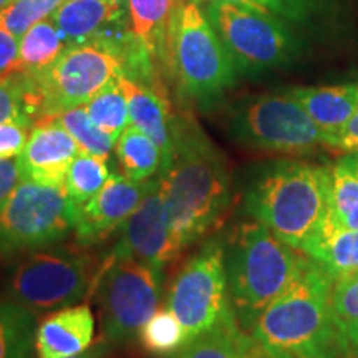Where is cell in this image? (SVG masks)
Listing matches in <instances>:
<instances>
[{
	"mask_svg": "<svg viewBox=\"0 0 358 358\" xmlns=\"http://www.w3.org/2000/svg\"><path fill=\"white\" fill-rule=\"evenodd\" d=\"M151 181L140 182L123 174H111L105 186L73 214V232L78 243L96 244L122 229L145 198Z\"/></svg>",
	"mask_w": 358,
	"mask_h": 358,
	"instance_id": "14",
	"label": "cell"
},
{
	"mask_svg": "<svg viewBox=\"0 0 358 358\" xmlns=\"http://www.w3.org/2000/svg\"><path fill=\"white\" fill-rule=\"evenodd\" d=\"M96 279L87 254L66 249H37L13 268L10 301L34 313L77 306Z\"/></svg>",
	"mask_w": 358,
	"mask_h": 358,
	"instance_id": "10",
	"label": "cell"
},
{
	"mask_svg": "<svg viewBox=\"0 0 358 358\" xmlns=\"http://www.w3.org/2000/svg\"><path fill=\"white\" fill-rule=\"evenodd\" d=\"M66 47L69 45L58 32L52 19L38 22L19 40V58H17L15 71L34 75V77L40 75L62 55Z\"/></svg>",
	"mask_w": 358,
	"mask_h": 358,
	"instance_id": "24",
	"label": "cell"
},
{
	"mask_svg": "<svg viewBox=\"0 0 358 358\" xmlns=\"http://www.w3.org/2000/svg\"><path fill=\"white\" fill-rule=\"evenodd\" d=\"M24 176L20 171L19 158L0 159V206L12 194Z\"/></svg>",
	"mask_w": 358,
	"mask_h": 358,
	"instance_id": "36",
	"label": "cell"
},
{
	"mask_svg": "<svg viewBox=\"0 0 358 358\" xmlns=\"http://www.w3.org/2000/svg\"><path fill=\"white\" fill-rule=\"evenodd\" d=\"M95 338V317L88 306H70L52 312L37 325L38 358H69L88 350Z\"/></svg>",
	"mask_w": 358,
	"mask_h": 358,
	"instance_id": "16",
	"label": "cell"
},
{
	"mask_svg": "<svg viewBox=\"0 0 358 358\" xmlns=\"http://www.w3.org/2000/svg\"><path fill=\"white\" fill-rule=\"evenodd\" d=\"M32 124L6 122L0 123V159L17 158L29 141Z\"/></svg>",
	"mask_w": 358,
	"mask_h": 358,
	"instance_id": "34",
	"label": "cell"
},
{
	"mask_svg": "<svg viewBox=\"0 0 358 358\" xmlns=\"http://www.w3.org/2000/svg\"><path fill=\"white\" fill-rule=\"evenodd\" d=\"M342 159L345 161V163L350 166L353 171H355V174L358 176V151L357 153H347L342 156Z\"/></svg>",
	"mask_w": 358,
	"mask_h": 358,
	"instance_id": "39",
	"label": "cell"
},
{
	"mask_svg": "<svg viewBox=\"0 0 358 358\" xmlns=\"http://www.w3.org/2000/svg\"><path fill=\"white\" fill-rule=\"evenodd\" d=\"M334 279L308 257L249 334L271 358H348L332 308Z\"/></svg>",
	"mask_w": 358,
	"mask_h": 358,
	"instance_id": "2",
	"label": "cell"
},
{
	"mask_svg": "<svg viewBox=\"0 0 358 358\" xmlns=\"http://www.w3.org/2000/svg\"><path fill=\"white\" fill-rule=\"evenodd\" d=\"M106 161L108 159L82 153V151L71 161L65 178V191L73 208V214L87 204L108 181L111 174Z\"/></svg>",
	"mask_w": 358,
	"mask_h": 358,
	"instance_id": "28",
	"label": "cell"
},
{
	"mask_svg": "<svg viewBox=\"0 0 358 358\" xmlns=\"http://www.w3.org/2000/svg\"><path fill=\"white\" fill-rule=\"evenodd\" d=\"M329 216L347 229L358 231V176L342 158L330 164Z\"/></svg>",
	"mask_w": 358,
	"mask_h": 358,
	"instance_id": "27",
	"label": "cell"
},
{
	"mask_svg": "<svg viewBox=\"0 0 358 358\" xmlns=\"http://www.w3.org/2000/svg\"><path fill=\"white\" fill-rule=\"evenodd\" d=\"M301 252L335 282L358 275V231L340 226L329 214Z\"/></svg>",
	"mask_w": 358,
	"mask_h": 358,
	"instance_id": "18",
	"label": "cell"
},
{
	"mask_svg": "<svg viewBox=\"0 0 358 358\" xmlns=\"http://www.w3.org/2000/svg\"><path fill=\"white\" fill-rule=\"evenodd\" d=\"M203 10L234 62L237 75L257 77L292 65L302 52L297 29L287 22L227 0Z\"/></svg>",
	"mask_w": 358,
	"mask_h": 358,
	"instance_id": "6",
	"label": "cell"
},
{
	"mask_svg": "<svg viewBox=\"0 0 358 358\" xmlns=\"http://www.w3.org/2000/svg\"><path fill=\"white\" fill-rule=\"evenodd\" d=\"M115 153L123 176L133 181H151L163 169V155L158 145L133 124L120 134Z\"/></svg>",
	"mask_w": 358,
	"mask_h": 358,
	"instance_id": "22",
	"label": "cell"
},
{
	"mask_svg": "<svg viewBox=\"0 0 358 358\" xmlns=\"http://www.w3.org/2000/svg\"><path fill=\"white\" fill-rule=\"evenodd\" d=\"M192 2L203 6L211 0H192ZM227 2H236L274 15L287 22L294 29L313 27L317 22L329 19L335 7V0H227Z\"/></svg>",
	"mask_w": 358,
	"mask_h": 358,
	"instance_id": "26",
	"label": "cell"
},
{
	"mask_svg": "<svg viewBox=\"0 0 358 358\" xmlns=\"http://www.w3.org/2000/svg\"><path fill=\"white\" fill-rule=\"evenodd\" d=\"M179 252L164 211L158 179H153L140 206L122 226V236L111 256H128L164 267Z\"/></svg>",
	"mask_w": 358,
	"mask_h": 358,
	"instance_id": "13",
	"label": "cell"
},
{
	"mask_svg": "<svg viewBox=\"0 0 358 358\" xmlns=\"http://www.w3.org/2000/svg\"><path fill=\"white\" fill-rule=\"evenodd\" d=\"M355 83V93H357V105H358V82ZM329 150L340 151V153H357L358 151V106L357 113L352 116V120L343 127L340 131L335 134L332 140L327 145Z\"/></svg>",
	"mask_w": 358,
	"mask_h": 358,
	"instance_id": "35",
	"label": "cell"
},
{
	"mask_svg": "<svg viewBox=\"0 0 358 358\" xmlns=\"http://www.w3.org/2000/svg\"><path fill=\"white\" fill-rule=\"evenodd\" d=\"M17 58H19V38L0 29V75L15 71Z\"/></svg>",
	"mask_w": 358,
	"mask_h": 358,
	"instance_id": "37",
	"label": "cell"
},
{
	"mask_svg": "<svg viewBox=\"0 0 358 358\" xmlns=\"http://www.w3.org/2000/svg\"><path fill=\"white\" fill-rule=\"evenodd\" d=\"M120 83L128 98L131 124L158 145L163 155V169H166L173 159L176 141V120L173 118L168 100L155 87L127 75L120 77Z\"/></svg>",
	"mask_w": 358,
	"mask_h": 358,
	"instance_id": "17",
	"label": "cell"
},
{
	"mask_svg": "<svg viewBox=\"0 0 358 358\" xmlns=\"http://www.w3.org/2000/svg\"><path fill=\"white\" fill-rule=\"evenodd\" d=\"M90 118L95 122L100 129L116 141L124 129L131 124L129 120L128 98L124 95V90L120 83V78L101 88L87 105Z\"/></svg>",
	"mask_w": 358,
	"mask_h": 358,
	"instance_id": "30",
	"label": "cell"
},
{
	"mask_svg": "<svg viewBox=\"0 0 358 358\" xmlns=\"http://www.w3.org/2000/svg\"><path fill=\"white\" fill-rule=\"evenodd\" d=\"M138 340L146 352L171 357L186 345V334L178 317L164 306L158 308L141 327Z\"/></svg>",
	"mask_w": 358,
	"mask_h": 358,
	"instance_id": "31",
	"label": "cell"
},
{
	"mask_svg": "<svg viewBox=\"0 0 358 358\" xmlns=\"http://www.w3.org/2000/svg\"><path fill=\"white\" fill-rule=\"evenodd\" d=\"M73 231V208L65 187L22 179L0 206V252L37 250Z\"/></svg>",
	"mask_w": 358,
	"mask_h": 358,
	"instance_id": "12",
	"label": "cell"
},
{
	"mask_svg": "<svg viewBox=\"0 0 358 358\" xmlns=\"http://www.w3.org/2000/svg\"><path fill=\"white\" fill-rule=\"evenodd\" d=\"M40 120H48V122L64 127L71 134V138L77 141L82 153L98 156V158L103 159L110 158V153L116 141L110 134H106L103 129L96 127L95 122L90 118L85 105L66 108L64 111H58L55 115Z\"/></svg>",
	"mask_w": 358,
	"mask_h": 358,
	"instance_id": "29",
	"label": "cell"
},
{
	"mask_svg": "<svg viewBox=\"0 0 358 358\" xmlns=\"http://www.w3.org/2000/svg\"><path fill=\"white\" fill-rule=\"evenodd\" d=\"M166 307L181 322L186 343L237 319L227 287L224 243L208 241L174 277Z\"/></svg>",
	"mask_w": 358,
	"mask_h": 358,
	"instance_id": "9",
	"label": "cell"
},
{
	"mask_svg": "<svg viewBox=\"0 0 358 358\" xmlns=\"http://www.w3.org/2000/svg\"><path fill=\"white\" fill-rule=\"evenodd\" d=\"M78 153L77 141L64 127L48 120H38L30 131L24 151L17 158L24 179L45 186L65 187L66 173Z\"/></svg>",
	"mask_w": 358,
	"mask_h": 358,
	"instance_id": "15",
	"label": "cell"
},
{
	"mask_svg": "<svg viewBox=\"0 0 358 358\" xmlns=\"http://www.w3.org/2000/svg\"><path fill=\"white\" fill-rule=\"evenodd\" d=\"M10 2H12V0H0V10H2V8L6 6H8Z\"/></svg>",
	"mask_w": 358,
	"mask_h": 358,
	"instance_id": "40",
	"label": "cell"
},
{
	"mask_svg": "<svg viewBox=\"0 0 358 358\" xmlns=\"http://www.w3.org/2000/svg\"><path fill=\"white\" fill-rule=\"evenodd\" d=\"M168 57L182 93L201 108H211L236 85L237 70L226 45L192 0L173 13Z\"/></svg>",
	"mask_w": 358,
	"mask_h": 358,
	"instance_id": "5",
	"label": "cell"
},
{
	"mask_svg": "<svg viewBox=\"0 0 358 358\" xmlns=\"http://www.w3.org/2000/svg\"><path fill=\"white\" fill-rule=\"evenodd\" d=\"M303 257L254 219L236 227L224 243V261L232 310L245 332L290 284Z\"/></svg>",
	"mask_w": 358,
	"mask_h": 358,
	"instance_id": "4",
	"label": "cell"
},
{
	"mask_svg": "<svg viewBox=\"0 0 358 358\" xmlns=\"http://www.w3.org/2000/svg\"><path fill=\"white\" fill-rule=\"evenodd\" d=\"M64 0H12L0 10V29L22 38L38 22L50 19Z\"/></svg>",
	"mask_w": 358,
	"mask_h": 358,
	"instance_id": "33",
	"label": "cell"
},
{
	"mask_svg": "<svg viewBox=\"0 0 358 358\" xmlns=\"http://www.w3.org/2000/svg\"><path fill=\"white\" fill-rule=\"evenodd\" d=\"M122 75H127V58L111 45L101 42L70 45L47 70L35 75L42 96L40 118L87 105L101 88Z\"/></svg>",
	"mask_w": 358,
	"mask_h": 358,
	"instance_id": "11",
	"label": "cell"
},
{
	"mask_svg": "<svg viewBox=\"0 0 358 358\" xmlns=\"http://www.w3.org/2000/svg\"><path fill=\"white\" fill-rule=\"evenodd\" d=\"M42 116V96L32 75L10 71L0 75V123L35 124Z\"/></svg>",
	"mask_w": 358,
	"mask_h": 358,
	"instance_id": "23",
	"label": "cell"
},
{
	"mask_svg": "<svg viewBox=\"0 0 358 358\" xmlns=\"http://www.w3.org/2000/svg\"><path fill=\"white\" fill-rule=\"evenodd\" d=\"M106 352H108V345H106L105 342H96L95 345H92L88 350L80 353V355L69 357V358H105Z\"/></svg>",
	"mask_w": 358,
	"mask_h": 358,
	"instance_id": "38",
	"label": "cell"
},
{
	"mask_svg": "<svg viewBox=\"0 0 358 358\" xmlns=\"http://www.w3.org/2000/svg\"><path fill=\"white\" fill-rule=\"evenodd\" d=\"M164 267L128 256H110L95 284L103 332L110 342L138 338L141 327L159 308Z\"/></svg>",
	"mask_w": 358,
	"mask_h": 358,
	"instance_id": "8",
	"label": "cell"
},
{
	"mask_svg": "<svg viewBox=\"0 0 358 358\" xmlns=\"http://www.w3.org/2000/svg\"><path fill=\"white\" fill-rule=\"evenodd\" d=\"M158 185L179 250L201 239L231 203L226 159L189 118L176 120L174 155Z\"/></svg>",
	"mask_w": 358,
	"mask_h": 358,
	"instance_id": "1",
	"label": "cell"
},
{
	"mask_svg": "<svg viewBox=\"0 0 358 358\" xmlns=\"http://www.w3.org/2000/svg\"><path fill=\"white\" fill-rule=\"evenodd\" d=\"M287 93L301 103L302 108L324 134L325 148L357 113L355 83L294 87L289 88Z\"/></svg>",
	"mask_w": 358,
	"mask_h": 358,
	"instance_id": "19",
	"label": "cell"
},
{
	"mask_svg": "<svg viewBox=\"0 0 358 358\" xmlns=\"http://www.w3.org/2000/svg\"><path fill=\"white\" fill-rule=\"evenodd\" d=\"M330 168L299 159L268 164L252 179L244 208L290 248L303 245L329 213Z\"/></svg>",
	"mask_w": 358,
	"mask_h": 358,
	"instance_id": "3",
	"label": "cell"
},
{
	"mask_svg": "<svg viewBox=\"0 0 358 358\" xmlns=\"http://www.w3.org/2000/svg\"><path fill=\"white\" fill-rule=\"evenodd\" d=\"M169 358H271L237 319L189 340Z\"/></svg>",
	"mask_w": 358,
	"mask_h": 358,
	"instance_id": "20",
	"label": "cell"
},
{
	"mask_svg": "<svg viewBox=\"0 0 358 358\" xmlns=\"http://www.w3.org/2000/svg\"><path fill=\"white\" fill-rule=\"evenodd\" d=\"M234 140L262 153L301 158L325 148L324 134L287 93H262L239 101L229 115Z\"/></svg>",
	"mask_w": 358,
	"mask_h": 358,
	"instance_id": "7",
	"label": "cell"
},
{
	"mask_svg": "<svg viewBox=\"0 0 358 358\" xmlns=\"http://www.w3.org/2000/svg\"><path fill=\"white\" fill-rule=\"evenodd\" d=\"M35 334L34 312L13 301L0 302V358H32Z\"/></svg>",
	"mask_w": 358,
	"mask_h": 358,
	"instance_id": "25",
	"label": "cell"
},
{
	"mask_svg": "<svg viewBox=\"0 0 358 358\" xmlns=\"http://www.w3.org/2000/svg\"><path fill=\"white\" fill-rule=\"evenodd\" d=\"M176 0H127L129 25L134 37L148 52L153 64L168 53L169 29Z\"/></svg>",
	"mask_w": 358,
	"mask_h": 358,
	"instance_id": "21",
	"label": "cell"
},
{
	"mask_svg": "<svg viewBox=\"0 0 358 358\" xmlns=\"http://www.w3.org/2000/svg\"><path fill=\"white\" fill-rule=\"evenodd\" d=\"M332 308L348 358H358V275L334 282Z\"/></svg>",
	"mask_w": 358,
	"mask_h": 358,
	"instance_id": "32",
	"label": "cell"
}]
</instances>
